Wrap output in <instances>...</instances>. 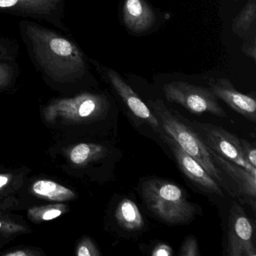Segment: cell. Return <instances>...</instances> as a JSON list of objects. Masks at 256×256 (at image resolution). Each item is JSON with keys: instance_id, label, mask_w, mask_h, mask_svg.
Wrapping results in <instances>:
<instances>
[{"instance_id": "obj_8", "label": "cell", "mask_w": 256, "mask_h": 256, "mask_svg": "<svg viewBox=\"0 0 256 256\" xmlns=\"http://www.w3.org/2000/svg\"><path fill=\"white\" fill-rule=\"evenodd\" d=\"M158 136L170 148L180 169L198 188L208 194H216L220 197L224 196L218 182L196 160L186 152L174 140L169 137L164 131Z\"/></svg>"}, {"instance_id": "obj_20", "label": "cell", "mask_w": 256, "mask_h": 256, "mask_svg": "<svg viewBox=\"0 0 256 256\" xmlns=\"http://www.w3.org/2000/svg\"><path fill=\"white\" fill-rule=\"evenodd\" d=\"M78 254L79 256H98L100 252L90 241L86 240L80 246L78 252Z\"/></svg>"}, {"instance_id": "obj_6", "label": "cell", "mask_w": 256, "mask_h": 256, "mask_svg": "<svg viewBox=\"0 0 256 256\" xmlns=\"http://www.w3.org/2000/svg\"><path fill=\"white\" fill-rule=\"evenodd\" d=\"M226 254L256 256L254 228L244 210L233 202L229 209Z\"/></svg>"}, {"instance_id": "obj_7", "label": "cell", "mask_w": 256, "mask_h": 256, "mask_svg": "<svg viewBox=\"0 0 256 256\" xmlns=\"http://www.w3.org/2000/svg\"><path fill=\"white\" fill-rule=\"evenodd\" d=\"M64 10V0H0V12L46 20L66 30Z\"/></svg>"}, {"instance_id": "obj_12", "label": "cell", "mask_w": 256, "mask_h": 256, "mask_svg": "<svg viewBox=\"0 0 256 256\" xmlns=\"http://www.w3.org/2000/svg\"><path fill=\"white\" fill-rule=\"evenodd\" d=\"M208 150L217 167L221 172H226L238 185L240 194L254 200L256 196V175L252 174L241 166L223 158L210 148H208Z\"/></svg>"}, {"instance_id": "obj_9", "label": "cell", "mask_w": 256, "mask_h": 256, "mask_svg": "<svg viewBox=\"0 0 256 256\" xmlns=\"http://www.w3.org/2000/svg\"><path fill=\"white\" fill-rule=\"evenodd\" d=\"M210 90L218 98L222 100L236 113L251 122H256V102L250 96L241 94L227 78L210 80Z\"/></svg>"}, {"instance_id": "obj_24", "label": "cell", "mask_w": 256, "mask_h": 256, "mask_svg": "<svg viewBox=\"0 0 256 256\" xmlns=\"http://www.w3.org/2000/svg\"><path fill=\"white\" fill-rule=\"evenodd\" d=\"M61 214H62V212L59 210H48L47 212H44L42 218L44 220H53V218L60 216Z\"/></svg>"}, {"instance_id": "obj_17", "label": "cell", "mask_w": 256, "mask_h": 256, "mask_svg": "<svg viewBox=\"0 0 256 256\" xmlns=\"http://www.w3.org/2000/svg\"><path fill=\"white\" fill-rule=\"evenodd\" d=\"M178 254L180 256H200L197 239L192 235L187 236L182 242Z\"/></svg>"}, {"instance_id": "obj_21", "label": "cell", "mask_w": 256, "mask_h": 256, "mask_svg": "<svg viewBox=\"0 0 256 256\" xmlns=\"http://www.w3.org/2000/svg\"><path fill=\"white\" fill-rule=\"evenodd\" d=\"M151 254L152 256H170L173 254V250L167 244L161 242L154 247L151 252Z\"/></svg>"}, {"instance_id": "obj_1", "label": "cell", "mask_w": 256, "mask_h": 256, "mask_svg": "<svg viewBox=\"0 0 256 256\" xmlns=\"http://www.w3.org/2000/svg\"><path fill=\"white\" fill-rule=\"evenodd\" d=\"M22 38L37 70L52 79L68 80L88 70L82 50L72 42L38 24L20 23Z\"/></svg>"}, {"instance_id": "obj_3", "label": "cell", "mask_w": 256, "mask_h": 256, "mask_svg": "<svg viewBox=\"0 0 256 256\" xmlns=\"http://www.w3.org/2000/svg\"><path fill=\"white\" fill-rule=\"evenodd\" d=\"M140 192L148 209L164 222L184 224L192 220L197 212L184 190L172 182L148 180L142 184Z\"/></svg>"}, {"instance_id": "obj_5", "label": "cell", "mask_w": 256, "mask_h": 256, "mask_svg": "<svg viewBox=\"0 0 256 256\" xmlns=\"http://www.w3.org/2000/svg\"><path fill=\"white\" fill-rule=\"evenodd\" d=\"M188 122L206 146L223 158L256 175V168L252 166L242 154L239 138L214 124H202L196 121Z\"/></svg>"}, {"instance_id": "obj_15", "label": "cell", "mask_w": 256, "mask_h": 256, "mask_svg": "<svg viewBox=\"0 0 256 256\" xmlns=\"http://www.w3.org/2000/svg\"><path fill=\"white\" fill-rule=\"evenodd\" d=\"M34 190L37 194L54 200H68L74 197L71 190L52 181H38L34 184Z\"/></svg>"}, {"instance_id": "obj_2", "label": "cell", "mask_w": 256, "mask_h": 256, "mask_svg": "<svg viewBox=\"0 0 256 256\" xmlns=\"http://www.w3.org/2000/svg\"><path fill=\"white\" fill-rule=\"evenodd\" d=\"M148 104L154 110L163 131L196 160L218 184L229 191L222 173L214 162L208 146L196 132L185 122L184 118L172 112L161 100H150Z\"/></svg>"}, {"instance_id": "obj_13", "label": "cell", "mask_w": 256, "mask_h": 256, "mask_svg": "<svg viewBox=\"0 0 256 256\" xmlns=\"http://www.w3.org/2000/svg\"><path fill=\"white\" fill-rule=\"evenodd\" d=\"M115 218L119 226L128 232L140 230L144 226L138 208L130 199L124 198L120 202L115 210Z\"/></svg>"}, {"instance_id": "obj_22", "label": "cell", "mask_w": 256, "mask_h": 256, "mask_svg": "<svg viewBox=\"0 0 256 256\" xmlns=\"http://www.w3.org/2000/svg\"><path fill=\"white\" fill-rule=\"evenodd\" d=\"M13 59L12 50L6 46V43L0 40V60H12Z\"/></svg>"}, {"instance_id": "obj_27", "label": "cell", "mask_w": 256, "mask_h": 256, "mask_svg": "<svg viewBox=\"0 0 256 256\" xmlns=\"http://www.w3.org/2000/svg\"><path fill=\"white\" fill-rule=\"evenodd\" d=\"M2 227V223L0 222V228Z\"/></svg>"}, {"instance_id": "obj_25", "label": "cell", "mask_w": 256, "mask_h": 256, "mask_svg": "<svg viewBox=\"0 0 256 256\" xmlns=\"http://www.w3.org/2000/svg\"><path fill=\"white\" fill-rule=\"evenodd\" d=\"M8 178L4 176H0V188L4 186L8 182Z\"/></svg>"}, {"instance_id": "obj_11", "label": "cell", "mask_w": 256, "mask_h": 256, "mask_svg": "<svg viewBox=\"0 0 256 256\" xmlns=\"http://www.w3.org/2000/svg\"><path fill=\"white\" fill-rule=\"evenodd\" d=\"M122 18L126 26L136 34L149 30L156 22L155 13L144 0H125Z\"/></svg>"}, {"instance_id": "obj_4", "label": "cell", "mask_w": 256, "mask_h": 256, "mask_svg": "<svg viewBox=\"0 0 256 256\" xmlns=\"http://www.w3.org/2000/svg\"><path fill=\"white\" fill-rule=\"evenodd\" d=\"M168 101L176 103L196 114H211L222 118L227 116L218 102V98L210 89L184 82H173L163 86Z\"/></svg>"}, {"instance_id": "obj_14", "label": "cell", "mask_w": 256, "mask_h": 256, "mask_svg": "<svg viewBox=\"0 0 256 256\" xmlns=\"http://www.w3.org/2000/svg\"><path fill=\"white\" fill-rule=\"evenodd\" d=\"M256 22V0H248L245 6L232 22V30L238 36L245 37L252 29Z\"/></svg>"}, {"instance_id": "obj_23", "label": "cell", "mask_w": 256, "mask_h": 256, "mask_svg": "<svg viewBox=\"0 0 256 256\" xmlns=\"http://www.w3.org/2000/svg\"><path fill=\"white\" fill-rule=\"evenodd\" d=\"M12 70V66L8 65L6 62H1L0 60V80L8 78Z\"/></svg>"}, {"instance_id": "obj_10", "label": "cell", "mask_w": 256, "mask_h": 256, "mask_svg": "<svg viewBox=\"0 0 256 256\" xmlns=\"http://www.w3.org/2000/svg\"><path fill=\"white\" fill-rule=\"evenodd\" d=\"M106 70L109 82L132 112L138 118L148 122L157 134H161L163 132L161 125L148 106L124 82L116 71L110 68H106Z\"/></svg>"}, {"instance_id": "obj_16", "label": "cell", "mask_w": 256, "mask_h": 256, "mask_svg": "<svg viewBox=\"0 0 256 256\" xmlns=\"http://www.w3.org/2000/svg\"><path fill=\"white\" fill-rule=\"evenodd\" d=\"M104 152V148L102 146L80 144L72 151L71 160L76 164H82L88 161L92 156H101Z\"/></svg>"}, {"instance_id": "obj_19", "label": "cell", "mask_w": 256, "mask_h": 256, "mask_svg": "<svg viewBox=\"0 0 256 256\" xmlns=\"http://www.w3.org/2000/svg\"><path fill=\"white\" fill-rule=\"evenodd\" d=\"M242 53L246 55L248 58L253 60L256 62V36H250L248 40H246L245 42L242 44L241 48Z\"/></svg>"}, {"instance_id": "obj_18", "label": "cell", "mask_w": 256, "mask_h": 256, "mask_svg": "<svg viewBox=\"0 0 256 256\" xmlns=\"http://www.w3.org/2000/svg\"><path fill=\"white\" fill-rule=\"evenodd\" d=\"M241 150L246 161L253 167L256 168V150L254 146L248 140L240 138Z\"/></svg>"}, {"instance_id": "obj_26", "label": "cell", "mask_w": 256, "mask_h": 256, "mask_svg": "<svg viewBox=\"0 0 256 256\" xmlns=\"http://www.w3.org/2000/svg\"><path fill=\"white\" fill-rule=\"evenodd\" d=\"M26 253L24 252L23 251H18L16 252H12L10 253V254H7L8 256H26Z\"/></svg>"}]
</instances>
